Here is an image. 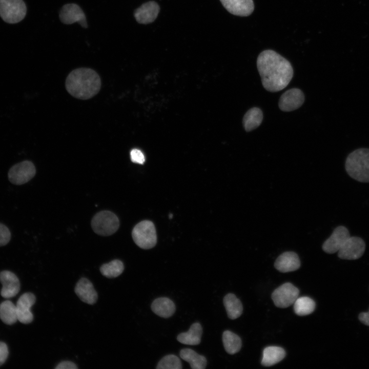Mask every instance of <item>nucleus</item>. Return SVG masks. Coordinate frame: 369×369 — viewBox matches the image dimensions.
Segmentation results:
<instances>
[{"label": "nucleus", "instance_id": "obj_21", "mask_svg": "<svg viewBox=\"0 0 369 369\" xmlns=\"http://www.w3.org/2000/svg\"><path fill=\"white\" fill-rule=\"evenodd\" d=\"M179 355L181 359L189 363L192 369H204L206 367L207 360L206 357L192 349H182Z\"/></svg>", "mask_w": 369, "mask_h": 369}, {"label": "nucleus", "instance_id": "obj_27", "mask_svg": "<svg viewBox=\"0 0 369 369\" xmlns=\"http://www.w3.org/2000/svg\"><path fill=\"white\" fill-rule=\"evenodd\" d=\"M124 270V264L118 259H115L108 263L104 264L100 268L101 274L110 278L118 277L123 272Z\"/></svg>", "mask_w": 369, "mask_h": 369}, {"label": "nucleus", "instance_id": "obj_23", "mask_svg": "<svg viewBox=\"0 0 369 369\" xmlns=\"http://www.w3.org/2000/svg\"><path fill=\"white\" fill-rule=\"evenodd\" d=\"M263 119L262 112L258 108L254 107L249 110L243 118V125L246 131H251L261 124Z\"/></svg>", "mask_w": 369, "mask_h": 369}, {"label": "nucleus", "instance_id": "obj_11", "mask_svg": "<svg viewBox=\"0 0 369 369\" xmlns=\"http://www.w3.org/2000/svg\"><path fill=\"white\" fill-rule=\"evenodd\" d=\"M304 101V95L302 91L297 88H292L282 94L278 105L281 110L290 112L298 109Z\"/></svg>", "mask_w": 369, "mask_h": 369}, {"label": "nucleus", "instance_id": "obj_1", "mask_svg": "<svg viewBox=\"0 0 369 369\" xmlns=\"http://www.w3.org/2000/svg\"><path fill=\"white\" fill-rule=\"evenodd\" d=\"M257 67L263 87L271 92L285 88L293 76L291 63L272 50H265L259 54Z\"/></svg>", "mask_w": 369, "mask_h": 369}, {"label": "nucleus", "instance_id": "obj_8", "mask_svg": "<svg viewBox=\"0 0 369 369\" xmlns=\"http://www.w3.org/2000/svg\"><path fill=\"white\" fill-rule=\"evenodd\" d=\"M35 173L36 169L33 162L24 160L14 165L10 169L8 177L12 183L21 185L30 180Z\"/></svg>", "mask_w": 369, "mask_h": 369}, {"label": "nucleus", "instance_id": "obj_4", "mask_svg": "<svg viewBox=\"0 0 369 369\" xmlns=\"http://www.w3.org/2000/svg\"><path fill=\"white\" fill-rule=\"evenodd\" d=\"M345 169L357 181L369 182V148H359L351 152L346 158Z\"/></svg>", "mask_w": 369, "mask_h": 369}, {"label": "nucleus", "instance_id": "obj_19", "mask_svg": "<svg viewBox=\"0 0 369 369\" xmlns=\"http://www.w3.org/2000/svg\"><path fill=\"white\" fill-rule=\"evenodd\" d=\"M202 328L198 322L192 324L187 332L180 333L177 337V340L184 344L195 345L200 343Z\"/></svg>", "mask_w": 369, "mask_h": 369}, {"label": "nucleus", "instance_id": "obj_25", "mask_svg": "<svg viewBox=\"0 0 369 369\" xmlns=\"http://www.w3.org/2000/svg\"><path fill=\"white\" fill-rule=\"evenodd\" d=\"M222 342L225 351L230 355L238 353L241 349L240 338L231 331L227 330L223 333Z\"/></svg>", "mask_w": 369, "mask_h": 369}, {"label": "nucleus", "instance_id": "obj_31", "mask_svg": "<svg viewBox=\"0 0 369 369\" xmlns=\"http://www.w3.org/2000/svg\"><path fill=\"white\" fill-rule=\"evenodd\" d=\"M9 354L7 344L0 341V366L3 365L6 360Z\"/></svg>", "mask_w": 369, "mask_h": 369}, {"label": "nucleus", "instance_id": "obj_12", "mask_svg": "<svg viewBox=\"0 0 369 369\" xmlns=\"http://www.w3.org/2000/svg\"><path fill=\"white\" fill-rule=\"evenodd\" d=\"M35 301V296L31 293H25L20 296L16 305L17 318L19 322L28 324L33 321V315L30 309Z\"/></svg>", "mask_w": 369, "mask_h": 369}, {"label": "nucleus", "instance_id": "obj_26", "mask_svg": "<svg viewBox=\"0 0 369 369\" xmlns=\"http://www.w3.org/2000/svg\"><path fill=\"white\" fill-rule=\"evenodd\" d=\"M315 309V302L309 297H298L294 303V311L298 316H305L312 313Z\"/></svg>", "mask_w": 369, "mask_h": 369}, {"label": "nucleus", "instance_id": "obj_32", "mask_svg": "<svg viewBox=\"0 0 369 369\" xmlns=\"http://www.w3.org/2000/svg\"><path fill=\"white\" fill-rule=\"evenodd\" d=\"M56 369H76V365L70 361H64L58 363L55 367Z\"/></svg>", "mask_w": 369, "mask_h": 369}, {"label": "nucleus", "instance_id": "obj_22", "mask_svg": "<svg viewBox=\"0 0 369 369\" xmlns=\"http://www.w3.org/2000/svg\"><path fill=\"white\" fill-rule=\"evenodd\" d=\"M223 304L228 317L231 319L239 317L242 313L243 308L241 301L232 293H229L224 297Z\"/></svg>", "mask_w": 369, "mask_h": 369}, {"label": "nucleus", "instance_id": "obj_14", "mask_svg": "<svg viewBox=\"0 0 369 369\" xmlns=\"http://www.w3.org/2000/svg\"><path fill=\"white\" fill-rule=\"evenodd\" d=\"M0 281L2 284L1 295L5 298H10L16 296L20 290L18 278L13 273L3 271L0 273Z\"/></svg>", "mask_w": 369, "mask_h": 369}, {"label": "nucleus", "instance_id": "obj_29", "mask_svg": "<svg viewBox=\"0 0 369 369\" xmlns=\"http://www.w3.org/2000/svg\"><path fill=\"white\" fill-rule=\"evenodd\" d=\"M11 239V233L9 229L0 223V247L6 245Z\"/></svg>", "mask_w": 369, "mask_h": 369}, {"label": "nucleus", "instance_id": "obj_15", "mask_svg": "<svg viewBox=\"0 0 369 369\" xmlns=\"http://www.w3.org/2000/svg\"><path fill=\"white\" fill-rule=\"evenodd\" d=\"M223 7L231 14L248 16L254 10L253 0H219Z\"/></svg>", "mask_w": 369, "mask_h": 369}, {"label": "nucleus", "instance_id": "obj_3", "mask_svg": "<svg viewBox=\"0 0 369 369\" xmlns=\"http://www.w3.org/2000/svg\"><path fill=\"white\" fill-rule=\"evenodd\" d=\"M101 81L98 74L89 68H79L72 70L67 76L65 87L73 97L87 100L100 91Z\"/></svg>", "mask_w": 369, "mask_h": 369}, {"label": "nucleus", "instance_id": "obj_16", "mask_svg": "<svg viewBox=\"0 0 369 369\" xmlns=\"http://www.w3.org/2000/svg\"><path fill=\"white\" fill-rule=\"evenodd\" d=\"M74 291L79 299L86 303L94 304L97 300V293L91 282L87 278H80L77 282Z\"/></svg>", "mask_w": 369, "mask_h": 369}, {"label": "nucleus", "instance_id": "obj_13", "mask_svg": "<svg viewBox=\"0 0 369 369\" xmlns=\"http://www.w3.org/2000/svg\"><path fill=\"white\" fill-rule=\"evenodd\" d=\"M160 6L154 1L142 4L134 11L136 22L140 24H148L154 22L160 12Z\"/></svg>", "mask_w": 369, "mask_h": 369}, {"label": "nucleus", "instance_id": "obj_18", "mask_svg": "<svg viewBox=\"0 0 369 369\" xmlns=\"http://www.w3.org/2000/svg\"><path fill=\"white\" fill-rule=\"evenodd\" d=\"M151 309L158 316L167 318L173 315L176 308L174 303L170 299L159 297L153 301Z\"/></svg>", "mask_w": 369, "mask_h": 369}, {"label": "nucleus", "instance_id": "obj_10", "mask_svg": "<svg viewBox=\"0 0 369 369\" xmlns=\"http://www.w3.org/2000/svg\"><path fill=\"white\" fill-rule=\"evenodd\" d=\"M59 18L61 22L66 25L78 23L84 28L88 27L84 12L79 5L75 3L63 5L59 12Z\"/></svg>", "mask_w": 369, "mask_h": 369}, {"label": "nucleus", "instance_id": "obj_7", "mask_svg": "<svg viewBox=\"0 0 369 369\" xmlns=\"http://www.w3.org/2000/svg\"><path fill=\"white\" fill-rule=\"evenodd\" d=\"M26 12L27 7L23 0H0V16L6 23L19 22Z\"/></svg>", "mask_w": 369, "mask_h": 369}, {"label": "nucleus", "instance_id": "obj_33", "mask_svg": "<svg viewBox=\"0 0 369 369\" xmlns=\"http://www.w3.org/2000/svg\"><path fill=\"white\" fill-rule=\"evenodd\" d=\"M359 320L365 325L369 326V310L366 312H361L358 315Z\"/></svg>", "mask_w": 369, "mask_h": 369}, {"label": "nucleus", "instance_id": "obj_5", "mask_svg": "<svg viewBox=\"0 0 369 369\" xmlns=\"http://www.w3.org/2000/svg\"><path fill=\"white\" fill-rule=\"evenodd\" d=\"M93 231L98 235L110 236L119 228V221L117 216L109 211H102L96 213L91 220Z\"/></svg>", "mask_w": 369, "mask_h": 369}, {"label": "nucleus", "instance_id": "obj_28", "mask_svg": "<svg viewBox=\"0 0 369 369\" xmlns=\"http://www.w3.org/2000/svg\"><path fill=\"white\" fill-rule=\"evenodd\" d=\"M181 368L182 365L180 359L173 354L162 357L156 366L157 369H181Z\"/></svg>", "mask_w": 369, "mask_h": 369}, {"label": "nucleus", "instance_id": "obj_30", "mask_svg": "<svg viewBox=\"0 0 369 369\" xmlns=\"http://www.w3.org/2000/svg\"><path fill=\"white\" fill-rule=\"evenodd\" d=\"M130 158L133 162L143 164L145 161V157L143 153L138 149H133L130 152Z\"/></svg>", "mask_w": 369, "mask_h": 369}, {"label": "nucleus", "instance_id": "obj_6", "mask_svg": "<svg viewBox=\"0 0 369 369\" xmlns=\"http://www.w3.org/2000/svg\"><path fill=\"white\" fill-rule=\"evenodd\" d=\"M132 236L134 242L143 249L153 248L157 242L154 224L149 220H143L137 223L132 230Z\"/></svg>", "mask_w": 369, "mask_h": 369}, {"label": "nucleus", "instance_id": "obj_9", "mask_svg": "<svg viewBox=\"0 0 369 369\" xmlns=\"http://www.w3.org/2000/svg\"><path fill=\"white\" fill-rule=\"evenodd\" d=\"M299 294V290L292 283L287 282L275 289L271 297L277 307L286 308L294 304Z\"/></svg>", "mask_w": 369, "mask_h": 369}, {"label": "nucleus", "instance_id": "obj_24", "mask_svg": "<svg viewBox=\"0 0 369 369\" xmlns=\"http://www.w3.org/2000/svg\"><path fill=\"white\" fill-rule=\"evenodd\" d=\"M0 318L8 325H12L18 320L16 305L12 301L5 300L1 303Z\"/></svg>", "mask_w": 369, "mask_h": 369}, {"label": "nucleus", "instance_id": "obj_20", "mask_svg": "<svg viewBox=\"0 0 369 369\" xmlns=\"http://www.w3.org/2000/svg\"><path fill=\"white\" fill-rule=\"evenodd\" d=\"M285 356V352L282 348L268 346L263 350L261 364L267 367L272 366L281 361Z\"/></svg>", "mask_w": 369, "mask_h": 369}, {"label": "nucleus", "instance_id": "obj_17", "mask_svg": "<svg viewBox=\"0 0 369 369\" xmlns=\"http://www.w3.org/2000/svg\"><path fill=\"white\" fill-rule=\"evenodd\" d=\"M274 266L280 272H290L300 268V261L297 254L295 252H285L276 259Z\"/></svg>", "mask_w": 369, "mask_h": 369}, {"label": "nucleus", "instance_id": "obj_2", "mask_svg": "<svg viewBox=\"0 0 369 369\" xmlns=\"http://www.w3.org/2000/svg\"><path fill=\"white\" fill-rule=\"evenodd\" d=\"M365 248L364 240L358 236H351L348 229L343 225L337 227L322 246L325 253L338 252L339 258L350 260L361 258Z\"/></svg>", "mask_w": 369, "mask_h": 369}]
</instances>
